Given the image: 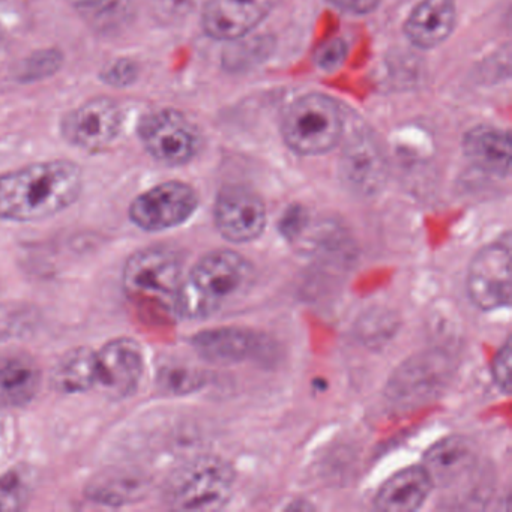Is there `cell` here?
<instances>
[{
  "mask_svg": "<svg viewBox=\"0 0 512 512\" xmlns=\"http://www.w3.org/2000/svg\"><path fill=\"white\" fill-rule=\"evenodd\" d=\"M457 10L454 0H422L404 23L410 43L430 50L448 40L454 31Z\"/></svg>",
  "mask_w": 512,
  "mask_h": 512,
  "instance_id": "obj_14",
  "label": "cell"
},
{
  "mask_svg": "<svg viewBox=\"0 0 512 512\" xmlns=\"http://www.w3.org/2000/svg\"><path fill=\"white\" fill-rule=\"evenodd\" d=\"M433 488L424 467H407L382 485L374 502L380 511L412 512L424 505Z\"/></svg>",
  "mask_w": 512,
  "mask_h": 512,
  "instance_id": "obj_17",
  "label": "cell"
},
{
  "mask_svg": "<svg viewBox=\"0 0 512 512\" xmlns=\"http://www.w3.org/2000/svg\"><path fill=\"white\" fill-rule=\"evenodd\" d=\"M332 5L350 14H368L376 10L380 0H329Z\"/></svg>",
  "mask_w": 512,
  "mask_h": 512,
  "instance_id": "obj_31",
  "label": "cell"
},
{
  "mask_svg": "<svg viewBox=\"0 0 512 512\" xmlns=\"http://www.w3.org/2000/svg\"><path fill=\"white\" fill-rule=\"evenodd\" d=\"M347 56V46L341 38H334L319 47L316 52V64L322 70L335 71L344 64Z\"/></svg>",
  "mask_w": 512,
  "mask_h": 512,
  "instance_id": "obj_30",
  "label": "cell"
},
{
  "mask_svg": "<svg viewBox=\"0 0 512 512\" xmlns=\"http://www.w3.org/2000/svg\"><path fill=\"white\" fill-rule=\"evenodd\" d=\"M340 175L344 185L359 196H374L382 190L388 167L373 136L355 133L347 140L341 154Z\"/></svg>",
  "mask_w": 512,
  "mask_h": 512,
  "instance_id": "obj_12",
  "label": "cell"
},
{
  "mask_svg": "<svg viewBox=\"0 0 512 512\" xmlns=\"http://www.w3.org/2000/svg\"><path fill=\"white\" fill-rule=\"evenodd\" d=\"M199 208V196L191 185L167 181L149 188L131 202L128 217L137 229L166 232L187 223Z\"/></svg>",
  "mask_w": 512,
  "mask_h": 512,
  "instance_id": "obj_6",
  "label": "cell"
},
{
  "mask_svg": "<svg viewBox=\"0 0 512 512\" xmlns=\"http://www.w3.org/2000/svg\"><path fill=\"white\" fill-rule=\"evenodd\" d=\"M511 148V136L506 131L487 125L473 128L463 140L464 155L478 169L500 178L511 170Z\"/></svg>",
  "mask_w": 512,
  "mask_h": 512,
  "instance_id": "obj_18",
  "label": "cell"
},
{
  "mask_svg": "<svg viewBox=\"0 0 512 512\" xmlns=\"http://www.w3.org/2000/svg\"><path fill=\"white\" fill-rule=\"evenodd\" d=\"M476 464V449L461 436L446 437L431 446L425 454L424 469L433 485H446L466 475Z\"/></svg>",
  "mask_w": 512,
  "mask_h": 512,
  "instance_id": "obj_19",
  "label": "cell"
},
{
  "mask_svg": "<svg viewBox=\"0 0 512 512\" xmlns=\"http://www.w3.org/2000/svg\"><path fill=\"white\" fill-rule=\"evenodd\" d=\"M235 485V470L212 455L194 458L176 469L164 488V500L178 511L223 508Z\"/></svg>",
  "mask_w": 512,
  "mask_h": 512,
  "instance_id": "obj_3",
  "label": "cell"
},
{
  "mask_svg": "<svg viewBox=\"0 0 512 512\" xmlns=\"http://www.w3.org/2000/svg\"><path fill=\"white\" fill-rule=\"evenodd\" d=\"M278 0H208L202 26L215 40H238L250 34L271 13Z\"/></svg>",
  "mask_w": 512,
  "mask_h": 512,
  "instance_id": "obj_13",
  "label": "cell"
},
{
  "mask_svg": "<svg viewBox=\"0 0 512 512\" xmlns=\"http://www.w3.org/2000/svg\"><path fill=\"white\" fill-rule=\"evenodd\" d=\"M184 281L178 253L164 247H148L128 257L122 269V284L128 295L154 298L175 308Z\"/></svg>",
  "mask_w": 512,
  "mask_h": 512,
  "instance_id": "obj_5",
  "label": "cell"
},
{
  "mask_svg": "<svg viewBox=\"0 0 512 512\" xmlns=\"http://www.w3.org/2000/svg\"><path fill=\"white\" fill-rule=\"evenodd\" d=\"M205 380L202 370L184 362H170L158 374V385L170 394H190L202 388Z\"/></svg>",
  "mask_w": 512,
  "mask_h": 512,
  "instance_id": "obj_26",
  "label": "cell"
},
{
  "mask_svg": "<svg viewBox=\"0 0 512 512\" xmlns=\"http://www.w3.org/2000/svg\"><path fill=\"white\" fill-rule=\"evenodd\" d=\"M191 343L205 361L230 365L238 364L253 355L257 347V337L245 329L218 328L200 332L193 337Z\"/></svg>",
  "mask_w": 512,
  "mask_h": 512,
  "instance_id": "obj_20",
  "label": "cell"
},
{
  "mask_svg": "<svg viewBox=\"0 0 512 512\" xmlns=\"http://www.w3.org/2000/svg\"><path fill=\"white\" fill-rule=\"evenodd\" d=\"M82 167L73 161L29 164L0 175V221L38 223L67 211L82 196Z\"/></svg>",
  "mask_w": 512,
  "mask_h": 512,
  "instance_id": "obj_1",
  "label": "cell"
},
{
  "mask_svg": "<svg viewBox=\"0 0 512 512\" xmlns=\"http://www.w3.org/2000/svg\"><path fill=\"white\" fill-rule=\"evenodd\" d=\"M467 292L476 307L491 311L511 304V245L494 242L470 263Z\"/></svg>",
  "mask_w": 512,
  "mask_h": 512,
  "instance_id": "obj_10",
  "label": "cell"
},
{
  "mask_svg": "<svg viewBox=\"0 0 512 512\" xmlns=\"http://www.w3.org/2000/svg\"><path fill=\"white\" fill-rule=\"evenodd\" d=\"M74 13L98 34L121 31L134 16L136 0H68Z\"/></svg>",
  "mask_w": 512,
  "mask_h": 512,
  "instance_id": "obj_22",
  "label": "cell"
},
{
  "mask_svg": "<svg viewBox=\"0 0 512 512\" xmlns=\"http://www.w3.org/2000/svg\"><path fill=\"white\" fill-rule=\"evenodd\" d=\"M43 374L28 353L0 355V400L8 406L23 407L37 397Z\"/></svg>",
  "mask_w": 512,
  "mask_h": 512,
  "instance_id": "obj_16",
  "label": "cell"
},
{
  "mask_svg": "<svg viewBox=\"0 0 512 512\" xmlns=\"http://www.w3.org/2000/svg\"><path fill=\"white\" fill-rule=\"evenodd\" d=\"M121 106L112 98L97 97L68 112L61 121V134L83 151H101L118 139L122 130Z\"/></svg>",
  "mask_w": 512,
  "mask_h": 512,
  "instance_id": "obj_8",
  "label": "cell"
},
{
  "mask_svg": "<svg viewBox=\"0 0 512 512\" xmlns=\"http://www.w3.org/2000/svg\"><path fill=\"white\" fill-rule=\"evenodd\" d=\"M253 265L236 251L203 256L182 281L175 311L184 319H208L247 295L254 284Z\"/></svg>",
  "mask_w": 512,
  "mask_h": 512,
  "instance_id": "obj_2",
  "label": "cell"
},
{
  "mask_svg": "<svg viewBox=\"0 0 512 512\" xmlns=\"http://www.w3.org/2000/svg\"><path fill=\"white\" fill-rule=\"evenodd\" d=\"M281 133L296 154L322 155L340 143L343 118L334 100L322 94H308L287 109Z\"/></svg>",
  "mask_w": 512,
  "mask_h": 512,
  "instance_id": "obj_4",
  "label": "cell"
},
{
  "mask_svg": "<svg viewBox=\"0 0 512 512\" xmlns=\"http://www.w3.org/2000/svg\"><path fill=\"white\" fill-rule=\"evenodd\" d=\"M139 476L107 475L95 479L88 493L94 502L106 506H124L140 497Z\"/></svg>",
  "mask_w": 512,
  "mask_h": 512,
  "instance_id": "obj_23",
  "label": "cell"
},
{
  "mask_svg": "<svg viewBox=\"0 0 512 512\" xmlns=\"http://www.w3.org/2000/svg\"><path fill=\"white\" fill-rule=\"evenodd\" d=\"M511 341L506 340L499 352L494 356L491 364V374L500 391L509 394L511 392Z\"/></svg>",
  "mask_w": 512,
  "mask_h": 512,
  "instance_id": "obj_29",
  "label": "cell"
},
{
  "mask_svg": "<svg viewBox=\"0 0 512 512\" xmlns=\"http://www.w3.org/2000/svg\"><path fill=\"white\" fill-rule=\"evenodd\" d=\"M214 218L223 238L233 244H247L265 230V203L248 188L227 187L218 194Z\"/></svg>",
  "mask_w": 512,
  "mask_h": 512,
  "instance_id": "obj_11",
  "label": "cell"
},
{
  "mask_svg": "<svg viewBox=\"0 0 512 512\" xmlns=\"http://www.w3.org/2000/svg\"><path fill=\"white\" fill-rule=\"evenodd\" d=\"M145 374V356L139 341L118 337L97 349V389L110 400L133 397Z\"/></svg>",
  "mask_w": 512,
  "mask_h": 512,
  "instance_id": "obj_9",
  "label": "cell"
},
{
  "mask_svg": "<svg viewBox=\"0 0 512 512\" xmlns=\"http://www.w3.org/2000/svg\"><path fill=\"white\" fill-rule=\"evenodd\" d=\"M64 65V55L59 49L35 50L20 61L14 71V77L20 83L43 82L55 76Z\"/></svg>",
  "mask_w": 512,
  "mask_h": 512,
  "instance_id": "obj_25",
  "label": "cell"
},
{
  "mask_svg": "<svg viewBox=\"0 0 512 512\" xmlns=\"http://www.w3.org/2000/svg\"><path fill=\"white\" fill-rule=\"evenodd\" d=\"M4 430V421H2V415H0V433Z\"/></svg>",
  "mask_w": 512,
  "mask_h": 512,
  "instance_id": "obj_33",
  "label": "cell"
},
{
  "mask_svg": "<svg viewBox=\"0 0 512 512\" xmlns=\"http://www.w3.org/2000/svg\"><path fill=\"white\" fill-rule=\"evenodd\" d=\"M139 137L146 152L164 166H184L200 148L199 131L178 110L146 115L139 124Z\"/></svg>",
  "mask_w": 512,
  "mask_h": 512,
  "instance_id": "obj_7",
  "label": "cell"
},
{
  "mask_svg": "<svg viewBox=\"0 0 512 512\" xmlns=\"http://www.w3.org/2000/svg\"><path fill=\"white\" fill-rule=\"evenodd\" d=\"M34 493V475L28 466L11 467L0 475V512L23 511Z\"/></svg>",
  "mask_w": 512,
  "mask_h": 512,
  "instance_id": "obj_24",
  "label": "cell"
},
{
  "mask_svg": "<svg viewBox=\"0 0 512 512\" xmlns=\"http://www.w3.org/2000/svg\"><path fill=\"white\" fill-rule=\"evenodd\" d=\"M197 0H152L155 16L164 23H175L187 17Z\"/></svg>",
  "mask_w": 512,
  "mask_h": 512,
  "instance_id": "obj_28",
  "label": "cell"
},
{
  "mask_svg": "<svg viewBox=\"0 0 512 512\" xmlns=\"http://www.w3.org/2000/svg\"><path fill=\"white\" fill-rule=\"evenodd\" d=\"M140 68L134 59L118 58L104 65L100 79L113 88H130L139 79Z\"/></svg>",
  "mask_w": 512,
  "mask_h": 512,
  "instance_id": "obj_27",
  "label": "cell"
},
{
  "mask_svg": "<svg viewBox=\"0 0 512 512\" xmlns=\"http://www.w3.org/2000/svg\"><path fill=\"white\" fill-rule=\"evenodd\" d=\"M448 364L439 355H425L413 358L401 367L391 382L392 397L406 403L430 398L442 388L448 379Z\"/></svg>",
  "mask_w": 512,
  "mask_h": 512,
  "instance_id": "obj_15",
  "label": "cell"
},
{
  "mask_svg": "<svg viewBox=\"0 0 512 512\" xmlns=\"http://www.w3.org/2000/svg\"><path fill=\"white\" fill-rule=\"evenodd\" d=\"M14 13L7 5L0 4V50L4 49L7 41L10 40L11 32L14 31Z\"/></svg>",
  "mask_w": 512,
  "mask_h": 512,
  "instance_id": "obj_32",
  "label": "cell"
},
{
  "mask_svg": "<svg viewBox=\"0 0 512 512\" xmlns=\"http://www.w3.org/2000/svg\"><path fill=\"white\" fill-rule=\"evenodd\" d=\"M52 385L56 391L67 395L97 389V349L80 346L65 353L55 365Z\"/></svg>",
  "mask_w": 512,
  "mask_h": 512,
  "instance_id": "obj_21",
  "label": "cell"
}]
</instances>
